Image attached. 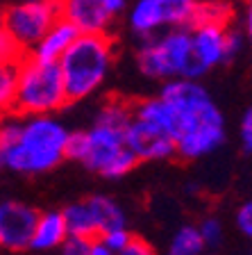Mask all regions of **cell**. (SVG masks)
I'll list each match as a JSON object with an SVG mask.
<instances>
[{
  "label": "cell",
  "mask_w": 252,
  "mask_h": 255,
  "mask_svg": "<svg viewBox=\"0 0 252 255\" xmlns=\"http://www.w3.org/2000/svg\"><path fill=\"white\" fill-rule=\"evenodd\" d=\"M170 114L175 155L200 159L221 148L225 141V117L198 80H166L159 91Z\"/></svg>",
  "instance_id": "cell-1"
},
{
  "label": "cell",
  "mask_w": 252,
  "mask_h": 255,
  "mask_svg": "<svg viewBox=\"0 0 252 255\" xmlns=\"http://www.w3.org/2000/svg\"><path fill=\"white\" fill-rule=\"evenodd\" d=\"M71 130L53 114L23 117L5 162V171L25 175L48 173L66 159Z\"/></svg>",
  "instance_id": "cell-2"
},
{
  "label": "cell",
  "mask_w": 252,
  "mask_h": 255,
  "mask_svg": "<svg viewBox=\"0 0 252 255\" xmlns=\"http://www.w3.org/2000/svg\"><path fill=\"white\" fill-rule=\"evenodd\" d=\"M66 157L109 180L127 175L139 162L127 146L125 130L98 121H93V126L86 130L69 134Z\"/></svg>",
  "instance_id": "cell-3"
},
{
  "label": "cell",
  "mask_w": 252,
  "mask_h": 255,
  "mask_svg": "<svg viewBox=\"0 0 252 255\" xmlns=\"http://www.w3.org/2000/svg\"><path fill=\"white\" fill-rule=\"evenodd\" d=\"M69 103L91 96L109 75L114 64V39L111 34H78L66 53L59 57Z\"/></svg>",
  "instance_id": "cell-4"
},
{
  "label": "cell",
  "mask_w": 252,
  "mask_h": 255,
  "mask_svg": "<svg viewBox=\"0 0 252 255\" xmlns=\"http://www.w3.org/2000/svg\"><path fill=\"white\" fill-rule=\"evenodd\" d=\"M69 105V96L57 62H39L23 55L18 62V85H16L14 114L39 117L55 114Z\"/></svg>",
  "instance_id": "cell-5"
},
{
  "label": "cell",
  "mask_w": 252,
  "mask_h": 255,
  "mask_svg": "<svg viewBox=\"0 0 252 255\" xmlns=\"http://www.w3.org/2000/svg\"><path fill=\"white\" fill-rule=\"evenodd\" d=\"M137 64L143 75L164 82L173 78L195 80L191 32L186 27H173L164 34L143 37L137 53Z\"/></svg>",
  "instance_id": "cell-6"
},
{
  "label": "cell",
  "mask_w": 252,
  "mask_h": 255,
  "mask_svg": "<svg viewBox=\"0 0 252 255\" xmlns=\"http://www.w3.org/2000/svg\"><path fill=\"white\" fill-rule=\"evenodd\" d=\"M59 2H9L2 7V30L18 43L23 53L32 50L34 43L46 34L55 21H59Z\"/></svg>",
  "instance_id": "cell-7"
},
{
  "label": "cell",
  "mask_w": 252,
  "mask_h": 255,
  "mask_svg": "<svg viewBox=\"0 0 252 255\" xmlns=\"http://www.w3.org/2000/svg\"><path fill=\"white\" fill-rule=\"evenodd\" d=\"M198 0H139L130 11V27L139 37H150L168 27H189Z\"/></svg>",
  "instance_id": "cell-8"
},
{
  "label": "cell",
  "mask_w": 252,
  "mask_h": 255,
  "mask_svg": "<svg viewBox=\"0 0 252 255\" xmlns=\"http://www.w3.org/2000/svg\"><path fill=\"white\" fill-rule=\"evenodd\" d=\"M59 16L80 34H107L111 23L125 11L127 0H57Z\"/></svg>",
  "instance_id": "cell-9"
},
{
  "label": "cell",
  "mask_w": 252,
  "mask_h": 255,
  "mask_svg": "<svg viewBox=\"0 0 252 255\" xmlns=\"http://www.w3.org/2000/svg\"><path fill=\"white\" fill-rule=\"evenodd\" d=\"M125 139L139 162H159V159L175 157V141L170 132L164 126L139 117L134 112L125 130Z\"/></svg>",
  "instance_id": "cell-10"
},
{
  "label": "cell",
  "mask_w": 252,
  "mask_h": 255,
  "mask_svg": "<svg viewBox=\"0 0 252 255\" xmlns=\"http://www.w3.org/2000/svg\"><path fill=\"white\" fill-rule=\"evenodd\" d=\"M37 217V210L25 205V203H2L0 205V246L14 255L30 251L32 230H34Z\"/></svg>",
  "instance_id": "cell-11"
},
{
  "label": "cell",
  "mask_w": 252,
  "mask_h": 255,
  "mask_svg": "<svg viewBox=\"0 0 252 255\" xmlns=\"http://www.w3.org/2000/svg\"><path fill=\"white\" fill-rule=\"evenodd\" d=\"M191 32V53H193L195 80L205 75L214 66L225 62V27L200 25Z\"/></svg>",
  "instance_id": "cell-12"
},
{
  "label": "cell",
  "mask_w": 252,
  "mask_h": 255,
  "mask_svg": "<svg viewBox=\"0 0 252 255\" xmlns=\"http://www.w3.org/2000/svg\"><path fill=\"white\" fill-rule=\"evenodd\" d=\"M66 237H69V228H66L62 210H48V212H41L37 217L34 230H32L30 251L53 253V251H59V246L64 244Z\"/></svg>",
  "instance_id": "cell-13"
},
{
  "label": "cell",
  "mask_w": 252,
  "mask_h": 255,
  "mask_svg": "<svg viewBox=\"0 0 252 255\" xmlns=\"http://www.w3.org/2000/svg\"><path fill=\"white\" fill-rule=\"evenodd\" d=\"M80 32L69 21L59 18L25 55H30L32 59H39V62H59V57L66 53V48L73 43V39Z\"/></svg>",
  "instance_id": "cell-14"
},
{
  "label": "cell",
  "mask_w": 252,
  "mask_h": 255,
  "mask_svg": "<svg viewBox=\"0 0 252 255\" xmlns=\"http://www.w3.org/2000/svg\"><path fill=\"white\" fill-rule=\"evenodd\" d=\"M91 214H93V223H95V237L109 233L116 228H127V217L123 212V207L114 201L111 196L105 194H95V196L86 198Z\"/></svg>",
  "instance_id": "cell-15"
},
{
  "label": "cell",
  "mask_w": 252,
  "mask_h": 255,
  "mask_svg": "<svg viewBox=\"0 0 252 255\" xmlns=\"http://www.w3.org/2000/svg\"><path fill=\"white\" fill-rule=\"evenodd\" d=\"M232 16H234V11H232L230 2H225V0H198L186 30H193V27L200 25L227 27L232 23Z\"/></svg>",
  "instance_id": "cell-16"
},
{
  "label": "cell",
  "mask_w": 252,
  "mask_h": 255,
  "mask_svg": "<svg viewBox=\"0 0 252 255\" xmlns=\"http://www.w3.org/2000/svg\"><path fill=\"white\" fill-rule=\"evenodd\" d=\"M64 221L69 235H78V237H95V223H93V214H91L86 201H80L69 205L66 210H62Z\"/></svg>",
  "instance_id": "cell-17"
},
{
  "label": "cell",
  "mask_w": 252,
  "mask_h": 255,
  "mask_svg": "<svg viewBox=\"0 0 252 255\" xmlns=\"http://www.w3.org/2000/svg\"><path fill=\"white\" fill-rule=\"evenodd\" d=\"M16 85H18V62L0 64V119L14 114Z\"/></svg>",
  "instance_id": "cell-18"
},
{
  "label": "cell",
  "mask_w": 252,
  "mask_h": 255,
  "mask_svg": "<svg viewBox=\"0 0 252 255\" xmlns=\"http://www.w3.org/2000/svg\"><path fill=\"white\" fill-rule=\"evenodd\" d=\"M202 251H205V244L198 235V228L195 226H182L170 239L166 255H200Z\"/></svg>",
  "instance_id": "cell-19"
},
{
  "label": "cell",
  "mask_w": 252,
  "mask_h": 255,
  "mask_svg": "<svg viewBox=\"0 0 252 255\" xmlns=\"http://www.w3.org/2000/svg\"><path fill=\"white\" fill-rule=\"evenodd\" d=\"M195 228H198V235L202 239L205 249H216L223 242V233L225 230H223V223L216 217H205Z\"/></svg>",
  "instance_id": "cell-20"
},
{
  "label": "cell",
  "mask_w": 252,
  "mask_h": 255,
  "mask_svg": "<svg viewBox=\"0 0 252 255\" xmlns=\"http://www.w3.org/2000/svg\"><path fill=\"white\" fill-rule=\"evenodd\" d=\"M18 121L21 119H0V171H5L7 155H9V148L18 132Z\"/></svg>",
  "instance_id": "cell-21"
},
{
  "label": "cell",
  "mask_w": 252,
  "mask_h": 255,
  "mask_svg": "<svg viewBox=\"0 0 252 255\" xmlns=\"http://www.w3.org/2000/svg\"><path fill=\"white\" fill-rule=\"evenodd\" d=\"M23 50L18 48V43L7 34L2 27H0V64H7V62H21L23 59Z\"/></svg>",
  "instance_id": "cell-22"
},
{
  "label": "cell",
  "mask_w": 252,
  "mask_h": 255,
  "mask_svg": "<svg viewBox=\"0 0 252 255\" xmlns=\"http://www.w3.org/2000/svg\"><path fill=\"white\" fill-rule=\"evenodd\" d=\"M243 39H246V34L241 32V27H232V25L225 27V62H232L241 53Z\"/></svg>",
  "instance_id": "cell-23"
},
{
  "label": "cell",
  "mask_w": 252,
  "mask_h": 255,
  "mask_svg": "<svg viewBox=\"0 0 252 255\" xmlns=\"http://www.w3.org/2000/svg\"><path fill=\"white\" fill-rule=\"evenodd\" d=\"M91 237H78V235H69L64 239V244L59 246L62 255H89Z\"/></svg>",
  "instance_id": "cell-24"
},
{
  "label": "cell",
  "mask_w": 252,
  "mask_h": 255,
  "mask_svg": "<svg viewBox=\"0 0 252 255\" xmlns=\"http://www.w3.org/2000/svg\"><path fill=\"white\" fill-rule=\"evenodd\" d=\"M132 237H134V235L130 233V228H116V230H109V233H105V235H100V239H102L114 253L125 249V246L130 244Z\"/></svg>",
  "instance_id": "cell-25"
},
{
  "label": "cell",
  "mask_w": 252,
  "mask_h": 255,
  "mask_svg": "<svg viewBox=\"0 0 252 255\" xmlns=\"http://www.w3.org/2000/svg\"><path fill=\"white\" fill-rule=\"evenodd\" d=\"M116 255H157V251H155L153 246H150V242H146V239L132 237L130 244H127L123 251H118Z\"/></svg>",
  "instance_id": "cell-26"
},
{
  "label": "cell",
  "mask_w": 252,
  "mask_h": 255,
  "mask_svg": "<svg viewBox=\"0 0 252 255\" xmlns=\"http://www.w3.org/2000/svg\"><path fill=\"white\" fill-rule=\"evenodd\" d=\"M239 137H241V146L246 153L252 150V110L243 112L241 126H239Z\"/></svg>",
  "instance_id": "cell-27"
},
{
  "label": "cell",
  "mask_w": 252,
  "mask_h": 255,
  "mask_svg": "<svg viewBox=\"0 0 252 255\" xmlns=\"http://www.w3.org/2000/svg\"><path fill=\"white\" fill-rule=\"evenodd\" d=\"M237 228L241 230L246 237L252 235V203H243L241 207L237 210Z\"/></svg>",
  "instance_id": "cell-28"
},
{
  "label": "cell",
  "mask_w": 252,
  "mask_h": 255,
  "mask_svg": "<svg viewBox=\"0 0 252 255\" xmlns=\"http://www.w3.org/2000/svg\"><path fill=\"white\" fill-rule=\"evenodd\" d=\"M89 255H116L109 246L102 242L100 237H91V246H89Z\"/></svg>",
  "instance_id": "cell-29"
},
{
  "label": "cell",
  "mask_w": 252,
  "mask_h": 255,
  "mask_svg": "<svg viewBox=\"0 0 252 255\" xmlns=\"http://www.w3.org/2000/svg\"><path fill=\"white\" fill-rule=\"evenodd\" d=\"M243 30H246V34L252 32V9H250V5H248L246 14H243Z\"/></svg>",
  "instance_id": "cell-30"
},
{
  "label": "cell",
  "mask_w": 252,
  "mask_h": 255,
  "mask_svg": "<svg viewBox=\"0 0 252 255\" xmlns=\"http://www.w3.org/2000/svg\"><path fill=\"white\" fill-rule=\"evenodd\" d=\"M11 2H48V0H11Z\"/></svg>",
  "instance_id": "cell-31"
},
{
  "label": "cell",
  "mask_w": 252,
  "mask_h": 255,
  "mask_svg": "<svg viewBox=\"0 0 252 255\" xmlns=\"http://www.w3.org/2000/svg\"><path fill=\"white\" fill-rule=\"evenodd\" d=\"M0 27H2V7H0Z\"/></svg>",
  "instance_id": "cell-32"
},
{
  "label": "cell",
  "mask_w": 252,
  "mask_h": 255,
  "mask_svg": "<svg viewBox=\"0 0 252 255\" xmlns=\"http://www.w3.org/2000/svg\"><path fill=\"white\" fill-rule=\"evenodd\" d=\"M200 255H214V253H207V251H202V253H200Z\"/></svg>",
  "instance_id": "cell-33"
},
{
  "label": "cell",
  "mask_w": 252,
  "mask_h": 255,
  "mask_svg": "<svg viewBox=\"0 0 252 255\" xmlns=\"http://www.w3.org/2000/svg\"><path fill=\"white\" fill-rule=\"evenodd\" d=\"M16 255H23V253H16Z\"/></svg>",
  "instance_id": "cell-34"
}]
</instances>
